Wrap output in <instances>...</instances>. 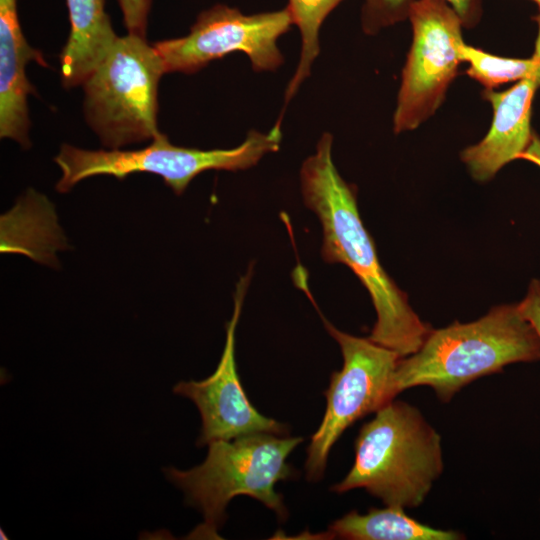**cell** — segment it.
Masks as SVG:
<instances>
[{
    "instance_id": "6da1fadb",
    "label": "cell",
    "mask_w": 540,
    "mask_h": 540,
    "mask_svg": "<svg viewBox=\"0 0 540 540\" xmlns=\"http://www.w3.org/2000/svg\"><path fill=\"white\" fill-rule=\"evenodd\" d=\"M332 144V135L323 133L315 153L300 169L304 204L322 226V258L349 267L367 289L377 316L368 338L401 358L409 356L421 347L432 329L414 312L406 293L382 267L361 219L355 188L334 164Z\"/></svg>"
},
{
    "instance_id": "8fae6325",
    "label": "cell",
    "mask_w": 540,
    "mask_h": 540,
    "mask_svg": "<svg viewBox=\"0 0 540 540\" xmlns=\"http://www.w3.org/2000/svg\"><path fill=\"white\" fill-rule=\"evenodd\" d=\"M538 84L533 78L517 81L504 91L485 89L493 119L489 131L478 143L465 148L461 159L478 182L492 179L509 162L519 159L531 142V107Z\"/></svg>"
},
{
    "instance_id": "ba28073f",
    "label": "cell",
    "mask_w": 540,
    "mask_h": 540,
    "mask_svg": "<svg viewBox=\"0 0 540 540\" xmlns=\"http://www.w3.org/2000/svg\"><path fill=\"white\" fill-rule=\"evenodd\" d=\"M408 20L412 43L393 115L395 133L416 129L440 107L457 75L464 44L460 18L442 1L416 0Z\"/></svg>"
},
{
    "instance_id": "8992f818",
    "label": "cell",
    "mask_w": 540,
    "mask_h": 540,
    "mask_svg": "<svg viewBox=\"0 0 540 540\" xmlns=\"http://www.w3.org/2000/svg\"><path fill=\"white\" fill-rule=\"evenodd\" d=\"M164 66L146 38L116 39L83 83L87 123L109 149L152 140L157 125L158 85Z\"/></svg>"
},
{
    "instance_id": "44dd1931",
    "label": "cell",
    "mask_w": 540,
    "mask_h": 540,
    "mask_svg": "<svg viewBox=\"0 0 540 540\" xmlns=\"http://www.w3.org/2000/svg\"><path fill=\"white\" fill-rule=\"evenodd\" d=\"M519 159L527 160L540 168V138L536 134H533L530 144Z\"/></svg>"
},
{
    "instance_id": "7a4b0ae2",
    "label": "cell",
    "mask_w": 540,
    "mask_h": 540,
    "mask_svg": "<svg viewBox=\"0 0 540 540\" xmlns=\"http://www.w3.org/2000/svg\"><path fill=\"white\" fill-rule=\"evenodd\" d=\"M540 360V339L517 304L493 307L469 323L432 329L421 347L399 359L392 380L395 398L406 389L431 387L449 402L474 380L516 362Z\"/></svg>"
},
{
    "instance_id": "9c48e42d",
    "label": "cell",
    "mask_w": 540,
    "mask_h": 540,
    "mask_svg": "<svg viewBox=\"0 0 540 540\" xmlns=\"http://www.w3.org/2000/svg\"><path fill=\"white\" fill-rule=\"evenodd\" d=\"M292 24L287 6L247 15L217 4L198 15L186 36L158 41L153 46L165 73L193 74L234 52L246 54L254 71H275L284 62L278 39Z\"/></svg>"
},
{
    "instance_id": "3957f363",
    "label": "cell",
    "mask_w": 540,
    "mask_h": 540,
    "mask_svg": "<svg viewBox=\"0 0 540 540\" xmlns=\"http://www.w3.org/2000/svg\"><path fill=\"white\" fill-rule=\"evenodd\" d=\"M355 460L331 490L363 488L386 506H420L443 471L441 437L414 406L392 400L365 423Z\"/></svg>"
},
{
    "instance_id": "ffe728a7",
    "label": "cell",
    "mask_w": 540,
    "mask_h": 540,
    "mask_svg": "<svg viewBox=\"0 0 540 540\" xmlns=\"http://www.w3.org/2000/svg\"><path fill=\"white\" fill-rule=\"evenodd\" d=\"M449 5L460 18L464 28H473L482 16V0H439Z\"/></svg>"
},
{
    "instance_id": "2e32d148",
    "label": "cell",
    "mask_w": 540,
    "mask_h": 540,
    "mask_svg": "<svg viewBox=\"0 0 540 540\" xmlns=\"http://www.w3.org/2000/svg\"><path fill=\"white\" fill-rule=\"evenodd\" d=\"M344 0H289L293 24L301 36L300 58L285 90V104L295 96L301 84L311 74V67L320 52L319 31L327 16Z\"/></svg>"
},
{
    "instance_id": "52a82bcc",
    "label": "cell",
    "mask_w": 540,
    "mask_h": 540,
    "mask_svg": "<svg viewBox=\"0 0 540 540\" xmlns=\"http://www.w3.org/2000/svg\"><path fill=\"white\" fill-rule=\"evenodd\" d=\"M321 317L326 330L340 346L343 366L331 374L324 392L326 410L307 449L305 469L310 481L323 477L331 448L349 426L395 399L392 380L401 358L369 338L340 331Z\"/></svg>"
},
{
    "instance_id": "30bf717a",
    "label": "cell",
    "mask_w": 540,
    "mask_h": 540,
    "mask_svg": "<svg viewBox=\"0 0 540 540\" xmlns=\"http://www.w3.org/2000/svg\"><path fill=\"white\" fill-rule=\"evenodd\" d=\"M250 274L251 270L237 284L233 314L226 324L224 349L214 373L201 381H181L173 388L175 394L194 402L200 412L202 428L198 446L258 433L288 434L286 425L262 415L250 403L237 372L235 333Z\"/></svg>"
},
{
    "instance_id": "ac0fdd59",
    "label": "cell",
    "mask_w": 540,
    "mask_h": 540,
    "mask_svg": "<svg viewBox=\"0 0 540 540\" xmlns=\"http://www.w3.org/2000/svg\"><path fill=\"white\" fill-rule=\"evenodd\" d=\"M118 3L128 33L146 38L152 0H118Z\"/></svg>"
},
{
    "instance_id": "4fadbf2b",
    "label": "cell",
    "mask_w": 540,
    "mask_h": 540,
    "mask_svg": "<svg viewBox=\"0 0 540 540\" xmlns=\"http://www.w3.org/2000/svg\"><path fill=\"white\" fill-rule=\"evenodd\" d=\"M70 32L60 53V74L66 88L83 85L118 36L105 11V0H66Z\"/></svg>"
},
{
    "instance_id": "7402d4cb",
    "label": "cell",
    "mask_w": 540,
    "mask_h": 540,
    "mask_svg": "<svg viewBox=\"0 0 540 540\" xmlns=\"http://www.w3.org/2000/svg\"><path fill=\"white\" fill-rule=\"evenodd\" d=\"M532 1H534L538 5V7L540 9V0H532Z\"/></svg>"
},
{
    "instance_id": "e0dca14e",
    "label": "cell",
    "mask_w": 540,
    "mask_h": 540,
    "mask_svg": "<svg viewBox=\"0 0 540 540\" xmlns=\"http://www.w3.org/2000/svg\"><path fill=\"white\" fill-rule=\"evenodd\" d=\"M416 0H364L361 27L367 35L402 22L409 17Z\"/></svg>"
},
{
    "instance_id": "d6986e66",
    "label": "cell",
    "mask_w": 540,
    "mask_h": 540,
    "mask_svg": "<svg viewBox=\"0 0 540 540\" xmlns=\"http://www.w3.org/2000/svg\"><path fill=\"white\" fill-rule=\"evenodd\" d=\"M518 308L524 318L533 326L540 339V280L533 279L525 298L519 302Z\"/></svg>"
},
{
    "instance_id": "7c38bea8",
    "label": "cell",
    "mask_w": 540,
    "mask_h": 540,
    "mask_svg": "<svg viewBox=\"0 0 540 540\" xmlns=\"http://www.w3.org/2000/svg\"><path fill=\"white\" fill-rule=\"evenodd\" d=\"M31 61L48 66L22 33L17 1L0 0V136L24 147L30 144L28 96L35 91L26 76Z\"/></svg>"
},
{
    "instance_id": "9a60e30c",
    "label": "cell",
    "mask_w": 540,
    "mask_h": 540,
    "mask_svg": "<svg viewBox=\"0 0 540 540\" xmlns=\"http://www.w3.org/2000/svg\"><path fill=\"white\" fill-rule=\"evenodd\" d=\"M535 20L538 25L535 50L532 57L527 59L493 55L464 43L460 49V59L468 65V76L485 89H494L501 84L525 78L535 79L540 87V11Z\"/></svg>"
},
{
    "instance_id": "277c9868",
    "label": "cell",
    "mask_w": 540,
    "mask_h": 540,
    "mask_svg": "<svg viewBox=\"0 0 540 540\" xmlns=\"http://www.w3.org/2000/svg\"><path fill=\"white\" fill-rule=\"evenodd\" d=\"M303 441L270 433L241 436L209 443L205 461L189 470L169 467L168 480L180 488L187 502L196 507L204 521L190 534L195 538H218L226 507L236 496L254 498L284 521L287 509L275 490L279 481L293 478L287 463L290 453Z\"/></svg>"
},
{
    "instance_id": "5b68a950",
    "label": "cell",
    "mask_w": 540,
    "mask_h": 540,
    "mask_svg": "<svg viewBox=\"0 0 540 540\" xmlns=\"http://www.w3.org/2000/svg\"><path fill=\"white\" fill-rule=\"evenodd\" d=\"M281 120L267 132L250 131L246 139L230 149L201 150L176 146L161 132L150 145L138 150H86L63 144L54 161L62 176L56 184L60 193L70 191L80 181L110 175L120 180L134 173L160 176L177 195L207 170L239 171L255 166L263 156L279 150Z\"/></svg>"
},
{
    "instance_id": "5bb4252c",
    "label": "cell",
    "mask_w": 540,
    "mask_h": 540,
    "mask_svg": "<svg viewBox=\"0 0 540 540\" xmlns=\"http://www.w3.org/2000/svg\"><path fill=\"white\" fill-rule=\"evenodd\" d=\"M326 538L348 540H459L463 534L437 529L410 517L404 508H371L366 514L351 511L334 521Z\"/></svg>"
}]
</instances>
